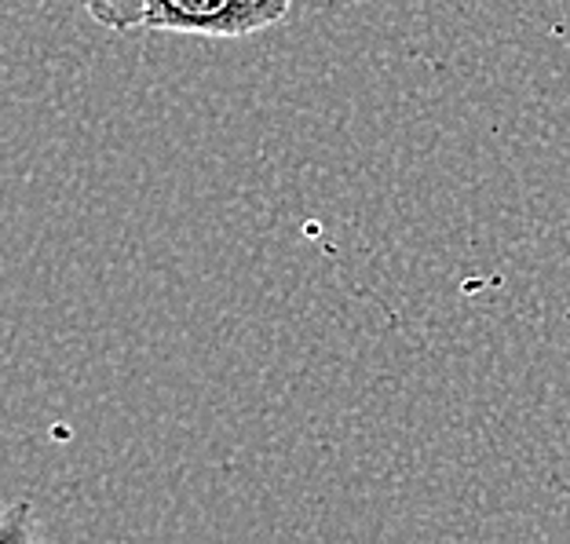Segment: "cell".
<instances>
[{
	"label": "cell",
	"instance_id": "6da1fadb",
	"mask_svg": "<svg viewBox=\"0 0 570 544\" xmlns=\"http://www.w3.org/2000/svg\"><path fill=\"white\" fill-rule=\"evenodd\" d=\"M293 0H147L142 26L179 37H253L285 22Z\"/></svg>",
	"mask_w": 570,
	"mask_h": 544
},
{
	"label": "cell",
	"instance_id": "7a4b0ae2",
	"mask_svg": "<svg viewBox=\"0 0 570 544\" xmlns=\"http://www.w3.org/2000/svg\"><path fill=\"white\" fill-rule=\"evenodd\" d=\"M77 4L114 33L136 30V26H142V16H147V0H77Z\"/></svg>",
	"mask_w": 570,
	"mask_h": 544
},
{
	"label": "cell",
	"instance_id": "3957f363",
	"mask_svg": "<svg viewBox=\"0 0 570 544\" xmlns=\"http://www.w3.org/2000/svg\"><path fill=\"white\" fill-rule=\"evenodd\" d=\"M0 541H37V526H33V504L30 501H16L0 512Z\"/></svg>",
	"mask_w": 570,
	"mask_h": 544
}]
</instances>
